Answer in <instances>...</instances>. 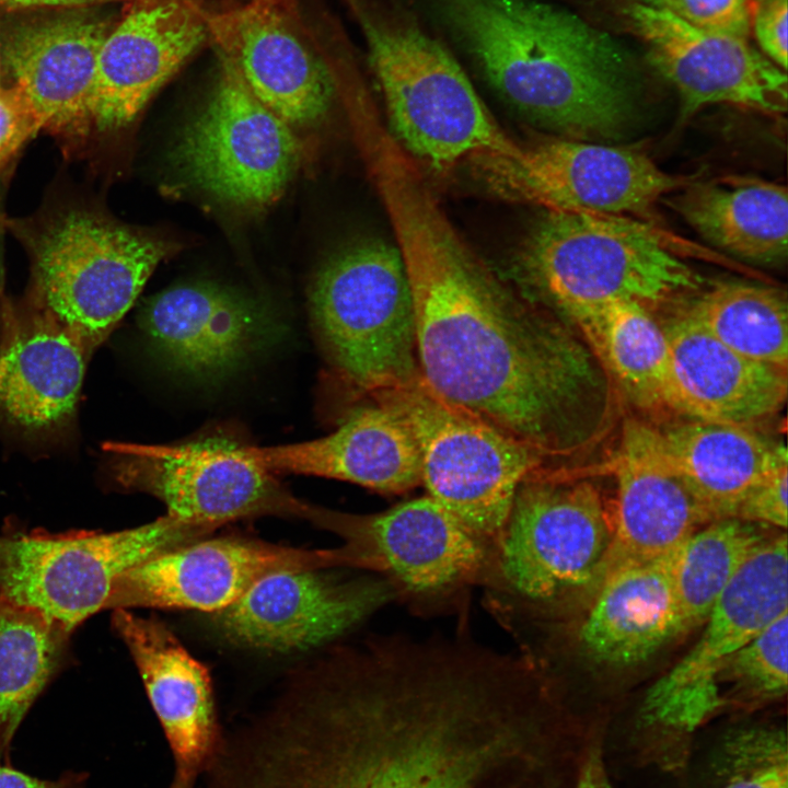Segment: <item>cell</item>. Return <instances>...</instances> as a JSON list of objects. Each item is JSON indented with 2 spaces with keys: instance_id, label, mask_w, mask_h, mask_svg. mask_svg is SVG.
<instances>
[{
  "instance_id": "cell-34",
  "label": "cell",
  "mask_w": 788,
  "mask_h": 788,
  "mask_svg": "<svg viewBox=\"0 0 788 788\" xmlns=\"http://www.w3.org/2000/svg\"><path fill=\"white\" fill-rule=\"evenodd\" d=\"M766 528L737 518L717 519L677 548L673 579L681 634L705 622L740 568L770 537Z\"/></svg>"
},
{
  "instance_id": "cell-36",
  "label": "cell",
  "mask_w": 788,
  "mask_h": 788,
  "mask_svg": "<svg viewBox=\"0 0 788 788\" xmlns=\"http://www.w3.org/2000/svg\"><path fill=\"white\" fill-rule=\"evenodd\" d=\"M716 788H788L787 737L770 726L729 733L718 752Z\"/></svg>"
},
{
  "instance_id": "cell-11",
  "label": "cell",
  "mask_w": 788,
  "mask_h": 788,
  "mask_svg": "<svg viewBox=\"0 0 788 788\" xmlns=\"http://www.w3.org/2000/svg\"><path fill=\"white\" fill-rule=\"evenodd\" d=\"M306 520L341 540L333 548L336 567L375 571L421 613L484 587L494 560L495 546L428 495L367 514L311 505Z\"/></svg>"
},
{
  "instance_id": "cell-30",
  "label": "cell",
  "mask_w": 788,
  "mask_h": 788,
  "mask_svg": "<svg viewBox=\"0 0 788 788\" xmlns=\"http://www.w3.org/2000/svg\"><path fill=\"white\" fill-rule=\"evenodd\" d=\"M674 208L708 243L743 262L778 267L788 254V198L784 185L731 175L688 183Z\"/></svg>"
},
{
  "instance_id": "cell-7",
  "label": "cell",
  "mask_w": 788,
  "mask_h": 788,
  "mask_svg": "<svg viewBox=\"0 0 788 788\" xmlns=\"http://www.w3.org/2000/svg\"><path fill=\"white\" fill-rule=\"evenodd\" d=\"M311 322L331 367L359 394L404 384L420 373L413 298L396 245L366 239L316 270Z\"/></svg>"
},
{
  "instance_id": "cell-3",
  "label": "cell",
  "mask_w": 788,
  "mask_h": 788,
  "mask_svg": "<svg viewBox=\"0 0 788 788\" xmlns=\"http://www.w3.org/2000/svg\"><path fill=\"white\" fill-rule=\"evenodd\" d=\"M491 86L561 137L621 135L637 79L623 48L582 19L537 0H430Z\"/></svg>"
},
{
  "instance_id": "cell-5",
  "label": "cell",
  "mask_w": 788,
  "mask_h": 788,
  "mask_svg": "<svg viewBox=\"0 0 788 788\" xmlns=\"http://www.w3.org/2000/svg\"><path fill=\"white\" fill-rule=\"evenodd\" d=\"M786 533L770 536L721 593L693 648L647 691L639 707V762L685 768L696 731L721 709L718 677L729 659L787 612Z\"/></svg>"
},
{
  "instance_id": "cell-24",
  "label": "cell",
  "mask_w": 788,
  "mask_h": 788,
  "mask_svg": "<svg viewBox=\"0 0 788 788\" xmlns=\"http://www.w3.org/2000/svg\"><path fill=\"white\" fill-rule=\"evenodd\" d=\"M112 27L107 21L74 14L27 22L8 35L5 70L42 129L72 138L93 129L96 60Z\"/></svg>"
},
{
  "instance_id": "cell-28",
  "label": "cell",
  "mask_w": 788,
  "mask_h": 788,
  "mask_svg": "<svg viewBox=\"0 0 788 788\" xmlns=\"http://www.w3.org/2000/svg\"><path fill=\"white\" fill-rule=\"evenodd\" d=\"M675 552L604 573L579 633L583 648L595 660L613 665L638 663L681 634L673 579Z\"/></svg>"
},
{
  "instance_id": "cell-19",
  "label": "cell",
  "mask_w": 788,
  "mask_h": 788,
  "mask_svg": "<svg viewBox=\"0 0 788 788\" xmlns=\"http://www.w3.org/2000/svg\"><path fill=\"white\" fill-rule=\"evenodd\" d=\"M335 568L333 549H302L244 537L201 538L123 572L105 610L192 609L216 613L266 576Z\"/></svg>"
},
{
  "instance_id": "cell-42",
  "label": "cell",
  "mask_w": 788,
  "mask_h": 788,
  "mask_svg": "<svg viewBox=\"0 0 788 788\" xmlns=\"http://www.w3.org/2000/svg\"><path fill=\"white\" fill-rule=\"evenodd\" d=\"M86 777L85 773L66 772L57 779H40L0 760V788H84Z\"/></svg>"
},
{
  "instance_id": "cell-27",
  "label": "cell",
  "mask_w": 788,
  "mask_h": 788,
  "mask_svg": "<svg viewBox=\"0 0 788 788\" xmlns=\"http://www.w3.org/2000/svg\"><path fill=\"white\" fill-rule=\"evenodd\" d=\"M245 451L274 475L320 476L391 495L421 485L419 453L409 429L376 403L357 408L325 437L271 447L245 445Z\"/></svg>"
},
{
  "instance_id": "cell-47",
  "label": "cell",
  "mask_w": 788,
  "mask_h": 788,
  "mask_svg": "<svg viewBox=\"0 0 788 788\" xmlns=\"http://www.w3.org/2000/svg\"><path fill=\"white\" fill-rule=\"evenodd\" d=\"M0 90H1V86H0Z\"/></svg>"
},
{
  "instance_id": "cell-15",
  "label": "cell",
  "mask_w": 788,
  "mask_h": 788,
  "mask_svg": "<svg viewBox=\"0 0 788 788\" xmlns=\"http://www.w3.org/2000/svg\"><path fill=\"white\" fill-rule=\"evenodd\" d=\"M108 470L126 490L161 500L167 514L221 525L256 517L306 519L311 505L256 464L245 445L223 438L179 444L106 442Z\"/></svg>"
},
{
  "instance_id": "cell-2",
  "label": "cell",
  "mask_w": 788,
  "mask_h": 788,
  "mask_svg": "<svg viewBox=\"0 0 788 788\" xmlns=\"http://www.w3.org/2000/svg\"><path fill=\"white\" fill-rule=\"evenodd\" d=\"M378 187L408 277L422 378L551 464L586 449L610 420L612 392L583 339L501 285L415 172Z\"/></svg>"
},
{
  "instance_id": "cell-18",
  "label": "cell",
  "mask_w": 788,
  "mask_h": 788,
  "mask_svg": "<svg viewBox=\"0 0 788 788\" xmlns=\"http://www.w3.org/2000/svg\"><path fill=\"white\" fill-rule=\"evenodd\" d=\"M138 324L167 368L199 382L237 372L287 332L270 305L211 282L157 293L141 309Z\"/></svg>"
},
{
  "instance_id": "cell-9",
  "label": "cell",
  "mask_w": 788,
  "mask_h": 788,
  "mask_svg": "<svg viewBox=\"0 0 788 788\" xmlns=\"http://www.w3.org/2000/svg\"><path fill=\"white\" fill-rule=\"evenodd\" d=\"M369 397L409 429L427 495L493 546L521 483L552 466L530 444L441 395L421 374Z\"/></svg>"
},
{
  "instance_id": "cell-13",
  "label": "cell",
  "mask_w": 788,
  "mask_h": 788,
  "mask_svg": "<svg viewBox=\"0 0 788 788\" xmlns=\"http://www.w3.org/2000/svg\"><path fill=\"white\" fill-rule=\"evenodd\" d=\"M219 56L217 78L173 148L177 171L220 201L262 210L279 199L297 170L292 127L263 105Z\"/></svg>"
},
{
  "instance_id": "cell-25",
  "label": "cell",
  "mask_w": 788,
  "mask_h": 788,
  "mask_svg": "<svg viewBox=\"0 0 788 788\" xmlns=\"http://www.w3.org/2000/svg\"><path fill=\"white\" fill-rule=\"evenodd\" d=\"M112 626L139 670L172 751L175 774L196 779L221 735L206 668L155 618L115 609Z\"/></svg>"
},
{
  "instance_id": "cell-14",
  "label": "cell",
  "mask_w": 788,
  "mask_h": 788,
  "mask_svg": "<svg viewBox=\"0 0 788 788\" xmlns=\"http://www.w3.org/2000/svg\"><path fill=\"white\" fill-rule=\"evenodd\" d=\"M471 162L498 196L556 211L639 215L691 183L638 150L561 136Z\"/></svg>"
},
{
  "instance_id": "cell-16",
  "label": "cell",
  "mask_w": 788,
  "mask_h": 788,
  "mask_svg": "<svg viewBox=\"0 0 788 788\" xmlns=\"http://www.w3.org/2000/svg\"><path fill=\"white\" fill-rule=\"evenodd\" d=\"M205 19L218 55L274 114L292 127L328 113L336 81L298 0H245Z\"/></svg>"
},
{
  "instance_id": "cell-1",
  "label": "cell",
  "mask_w": 788,
  "mask_h": 788,
  "mask_svg": "<svg viewBox=\"0 0 788 788\" xmlns=\"http://www.w3.org/2000/svg\"><path fill=\"white\" fill-rule=\"evenodd\" d=\"M212 788H553L542 712L476 652L383 639L234 734Z\"/></svg>"
},
{
  "instance_id": "cell-6",
  "label": "cell",
  "mask_w": 788,
  "mask_h": 788,
  "mask_svg": "<svg viewBox=\"0 0 788 788\" xmlns=\"http://www.w3.org/2000/svg\"><path fill=\"white\" fill-rule=\"evenodd\" d=\"M613 535L601 493L545 466L519 486L484 587L494 615L551 606L602 577Z\"/></svg>"
},
{
  "instance_id": "cell-40",
  "label": "cell",
  "mask_w": 788,
  "mask_h": 788,
  "mask_svg": "<svg viewBox=\"0 0 788 788\" xmlns=\"http://www.w3.org/2000/svg\"><path fill=\"white\" fill-rule=\"evenodd\" d=\"M788 0H750L751 30L760 50L776 66L787 70Z\"/></svg>"
},
{
  "instance_id": "cell-23",
  "label": "cell",
  "mask_w": 788,
  "mask_h": 788,
  "mask_svg": "<svg viewBox=\"0 0 788 788\" xmlns=\"http://www.w3.org/2000/svg\"><path fill=\"white\" fill-rule=\"evenodd\" d=\"M611 466L617 487L612 542L602 577L617 566L674 553L711 521L651 425L626 419Z\"/></svg>"
},
{
  "instance_id": "cell-4",
  "label": "cell",
  "mask_w": 788,
  "mask_h": 788,
  "mask_svg": "<svg viewBox=\"0 0 788 788\" xmlns=\"http://www.w3.org/2000/svg\"><path fill=\"white\" fill-rule=\"evenodd\" d=\"M394 132L418 159L443 170L465 159L512 152L447 47L394 9L355 12Z\"/></svg>"
},
{
  "instance_id": "cell-29",
  "label": "cell",
  "mask_w": 788,
  "mask_h": 788,
  "mask_svg": "<svg viewBox=\"0 0 788 788\" xmlns=\"http://www.w3.org/2000/svg\"><path fill=\"white\" fill-rule=\"evenodd\" d=\"M658 430L670 461L711 521L732 518L756 485L788 466L785 443L752 426L690 419Z\"/></svg>"
},
{
  "instance_id": "cell-12",
  "label": "cell",
  "mask_w": 788,
  "mask_h": 788,
  "mask_svg": "<svg viewBox=\"0 0 788 788\" xmlns=\"http://www.w3.org/2000/svg\"><path fill=\"white\" fill-rule=\"evenodd\" d=\"M170 245L88 211L53 221L34 251L32 301L91 355L137 300Z\"/></svg>"
},
{
  "instance_id": "cell-10",
  "label": "cell",
  "mask_w": 788,
  "mask_h": 788,
  "mask_svg": "<svg viewBox=\"0 0 788 788\" xmlns=\"http://www.w3.org/2000/svg\"><path fill=\"white\" fill-rule=\"evenodd\" d=\"M215 525L165 514L118 532L27 531L8 520L0 532V598L73 631L105 610L115 580L169 551L208 537Z\"/></svg>"
},
{
  "instance_id": "cell-22",
  "label": "cell",
  "mask_w": 788,
  "mask_h": 788,
  "mask_svg": "<svg viewBox=\"0 0 788 788\" xmlns=\"http://www.w3.org/2000/svg\"><path fill=\"white\" fill-rule=\"evenodd\" d=\"M209 40L197 0H138L104 39L96 60L93 128L129 125L154 93Z\"/></svg>"
},
{
  "instance_id": "cell-38",
  "label": "cell",
  "mask_w": 788,
  "mask_h": 788,
  "mask_svg": "<svg viewBox=\"0 0 788 788\" xmlns=\"http://www.w3.org/2000/svg\"><path fill=\"white\" fill-rule=\"evenodd\" d=\"M42 129L28 100L14 86L0 90V170Z\"/></svg>"
},
{
  "instance_id": "cell-33",
  "label": "cell",
  "mask_w": 788,
  "mask_h": 788,
  "mask_svg": "<svg viewBox=\"0 0 788 788\" xmlns=\"http://www.w3.org/2000/svg\"><path fill=\"white\" fill-rule=\"evenodd\" d=\"M786 292L744 281H719L683 310L720 343L752 360L788 368Z\"/></svg>"
},
{
  "instance_id": "cell-8",
  "label": "cell",
  "mask_w": 788,
  "mask_h": 788,
  "mask_svg": "<svg viewBox=\"0 0 788 788\" xmlns=\"http://www.w3.org/2000/svg\"><path fill=\"white\" fill-rule=\"evenodd\" d=\"M520 266L533 294L561 320L614 300L660 303L698 283L648 227L591 212L546 210L525 240Z\"/></svg>"
},
{
  "instance_id": "cell-44",
  "label": "cell",
  "mask_w": 788,
  "mask_h": 788,
  "mask_svg": "<svg viewBox=\"0 0 788 788\" xmlns=\"http://www.w3.org/2000/svg\"><path fill=\"white\" fill-rule=\"evenodd\" d=\"M195 780L196 779L190 777L175 774L169 788H194Z\"/></svg>"
},
{
  "instance_id": "cell-17",
  "label": "cell",
  "mask_w": 788,
  "mask_h": 788,
  "mask_svg": "<svg viewBox=\"0 0 788 788\" xmlns=\"http://www.w3.org/2000/svg\"><path fill=\"white\" fill-rule=\"evenodd\" d=\"M622 14L646 45L650 63L675 89L682 120L714 104L786 113V71L748 38L697 27L635 0L622 7Z\"/></svg>"
},
{
  "instance_id": "cell-39",
  "label": "cell",
  "mask_w": 788,
  "mask_h": 788,
  "mask_svg": "<svg viewBox=\"0 0 788 788\" xmlns=\"http://www.w3.org/2000/svg\"><path fill=\"white\" fill-rule=\"evenodd\" d=\"M788 466L756 485L739 503L733 517L766 526H787Z\"/></svg>"
},
{
  "instance_id": "cell-31",
  "label": "cell",
  "mask_w": 788,
  "mask_h": 788,
  "mask_svg": "<svg viewBox=\"0 0 788 788\" xmlns=\"http://www.w3.org/2000/svg\"><path fill=\"white\" fill-rule=\"evenodd\" d=\"M563 321L576 328L610 382L633 405L670 409L669 343L647 306L614 300L572 311Z\"/></svg>"
},
{
  "instance_id": "cell-26",
  "label": "cell",
  "mask_w": 788,
  "mask_h": 788,
  "mask_svg": "<svg viewBox=\"0 0 788 788\" xmlns=\"http://www.w3.org/2000/svg\"><path fill=\"white\" fill-rule=\"evenodd\" d=\"M662 327L670 349L672 412L753 426L785 405L788 369L735 352L683 312Z\"/></svg>"
},
{
  "instance_id": "cell-41",
  "label": "cell",
  "mask_w": 788,
  "mask_h": 788,
  "mask_svg": "<svg viewBox=\"0 0 788 788\" xmlns=\"http://www.w3.org/2000/svg\"><path fill=\"white\" fill-rule=\"evenodd\" d=\"M572 788H613L605 762V744L600 734L582 741Z\"/></svg>"
},
{
  "instance_id": "cell-32",
  "label": "cell",
  "mask_w": 788,
  "mask_h": 788,
  "mask_svg": "<svg viewBox=\"0 0 788 788\" xmlns=\"http://www.w3.org/2000/svg\"><path fill=\"white\" fill-rule=\"evenodd\" d=\"M72 631L0 598V760L25 715L70 661Z\"/></svg>"
},
{
  "instance_id": "cell-20",
  "label": "cell",
  "mask_w": 788,
  "mask_h": 788,
  "mask_svg": "<svg viewBox=\"0 0 788 788\" xmlns=\"http://www.w3.org/2000/svg\"><path fill=\"white\" fill-rule=\"evenodd\" d=\"M321 570L266 576L213 613L216 626L237 645L304 650L344 635L396 598L383 578L341 579Z\"/></svg>"
},
{
  "instance_id": "cell-46",
  "label": "cell",
  "mask_w": 788,
  "mask_h": 788,
  "mask_svg": "<svg viewBox=\"0 0 788 788\" xmlns=\"http://www.w3.org/2000/svg\"><path fill=\"white\" fill-rule=\"evenodd\" d=\"M345 1L350 5V8H351L355 12L359 9V7H360V4H361L360 0H345Z\"/></svg>"
},
{
  "instance_id": "cell-37",
  "label": "cell",
  "mask_w": 788,
  "mask_h": 788,
  "mask_svg": "<svg viewBox=\"0 0 788 788\" xmlns=\"http://www.w3.org/2000/svg\"><path fill=\"white\" fill-rule=\"evenodd\" d=\"M700 28L748 38L750 0H669L665 7Z\"/></svg>"
},
{
  "instance_id": "cell-35",
  "label": "cell",
  "mask_w": 788,
  "mask_h": 788,
  "mask_svg": "<svg viewBox=\"0 0 788 788\" xmlns=\"http://www.w3.org/2000/svg\"><path fill=\"white\" fill-rule=\"evenodd\" d=\"M787 614L775 618L729 659L718 677L721 709L754 710L786 695Z\"/></svg>"
},
{
  "instance_id": "cell-45",
  "label": "cell",
  "mask_w": 788,
  "mask_h": 788,
  "mask_svg": "<svg viewBox=\"0 0 788 788\" xmlns=\"http://www.w3.org/2000/svg\"><path fill=\"white\" fill-rule=\"evenodd\" d=\"M635 1L644 3V4H648L651 7L665 9L669 0H635Z\"/></svg>"
},
{
  "instance_id": "cell-21",
  "label": "cell",
  "mask_w": 788,
  "mask_h": 788,
  "mask_svg": "<svg viewBox=\"0 0 788 788\" xmlns=\"http://www.w3.org/2000/svg\"><path fill=\"white\" fill-rule=\"evenodd\" d=\"M89 351L30 300L0 304V420L33 438H51L73 424Z\"/></svg>"
},
{
  "instance_id": "cell-43",
  "label": "cell",
  "mask_w": 788,
  "mask_h": 788,
  "mask_svg": "<svg viewBox=\"0 0 788 788\" xmlns=\"http://www.w3.org/2000/svg\"><path fill=\"white\" fill-rule=\"evenodd\" d=\"M135 2L138 0H0V3L10 9L33 7H85L108 2Z\"/></svg>"
}]
</instances>
